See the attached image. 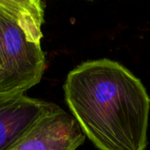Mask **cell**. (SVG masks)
<instances>
[{
	"instance_id": "6da1fadb",
	"label": "cell",
	"mask_w": 150,
	"mask_h": 150,
	"mask_svg": "<svg viewBox=\"0 0 150 150\" xmlns=\"http://www.w3.org/2000/svg\"><path fill=\"white\" fill-rule=\"evenodd\" d=\"M65 102L83 133L99 150H145L150 98L128 69L110 59L87 61L63 84Z\"/></svg>"
},
{
	"instance_id": "7a4b0ae2",
	"label": "cell",
	"mask_w": 150,
	"mask_h": 150,
	"mask_svg": "<svg viewBox=\"0 0 150 150\" xmlns=\"http://www.w3.org/2000/svg\"><path fill=\"white\" fill-rule=\"evenodd\" d=\"M45 3L0 0V103L24 95L42 79Z\"/></svg>"
},
{
	"instance_id": "3957f363",
	"label": "cell",
	"mask_w": 150,
	"mask_h": 150,
	"mask_svg": "<svg viewBox=\"0 0 150 150\" xmlns=\"http://www.w3.org/2000/svg\"><path fill=\"white\" fill-rule=\"evenodd\" d=\"M85 137L75 118L54 104L8 150H76Z\"/></svg>"
},
{
	"instance_id": "277c9868",
	"label": "cell",
	"mask_w": 150,
	"mask_h": 150,
	"mask_svg": "<svg viewBox=\"0 0 150 150\" xmlns=\"http://www.w3.org/2000/svg\"><path fill=\"white\" fill-rule=\"evenodd\" d=\"M54 105L21 95L0 104V150H8Z\"/></svg>"
},
{
	"instance_id": "5b68a950",
	"label": "cell",
	"mask_w": 150,
	"mask_h": 150,
	"mask_svg": "<svg viewBox=\"0 0 150 150\" xmlns=\"http://www.w3.org/2000/svg\"><path fill=\"white\" fill-rule=\"evenodd\" d=\"M0 104H1V103H0Z\"/></svg>"
}]
</instances>
